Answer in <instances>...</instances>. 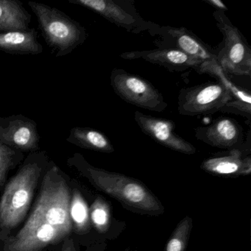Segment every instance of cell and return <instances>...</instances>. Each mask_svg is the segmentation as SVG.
<instances>
[{
    "instance_id": "cb8c5ba5",
    "label": "cell",
    "mask_w": 251,
    "mask_h": 251,
    "mask_svg": "<svg viewBox=\"0 0 251 251\" xmlns=\"http://www.w3.org/2000/svg\"><path fill=\"white\" fill-rule=\"evenodd\" d=\"M203 1L208 5H211V6L217 8L218 11H225L227 10V7L220 0H203Z\"/></svg>"
},
{
    "instance_id": "5bb4252c",
    "label": "cell",
    "mask_w": 251,
    "mask_h": 251,
    "mask_svg": "<svg viewBox=\"0 0 251 251\" xmlns=\"http://www.w3.org/2000/svg\"><path fill=\"white\" fill-rule=\"evenodd\" d=\"M123 59H142L148 62L162 66L170 71L181 72L193 68L195 70L202 64L177 50L159 48L152 50L133 51L120 54Z\"/></svg>"
},
{
    "instance_id": "9a60e30c",
    "label": "cell",
    "mask_w": 251,
    "mask_h": 251,
    "mask_svg": "<svg viewBox=\"0 0 251 251\" xmlns=\"http://www.w3.org/2000/svg\"><path fill=\"white\" fill-rule=\"evenodd\" d=\"M0 50L13 55H39L44 51L35 28L0 33Z\"/></svg>"
},
{
    "instance_id": "6da1fadb",
    "label": "cell",
    "mask_w": 251,
    "mask_h": 251,
    "mask_svg": "<svg viewBox=\"0 0 251 251\" xmlns=\"http://www.w3.org/2000/svg\"><path fill=\"white\" fill-rule=\"evenodd\" d=\"M62 172L48 164L34 208L23 228L7 239L4 251H42L69 236L71 192Z\"/></svg>"
},
{
    "instance_id": "7402d4cb",
    "label": "cell",
    "mask_w": 251,
    "mask_h": 251,
    "mask_svg": "<svg viewBox=\"0 0 251 251\" xmlns=\"http://www.w3.org/2000/svg\"><path fill=\"white\" fill-rule=\"evenodd\" d=\"M24 158L23 152L12 149L0 142V188L3 186L8 172Z\"/></svg>"
},
{
    "instance_id": "30bf717a",
    "label": "cell",
    "mask_w": 251,
    "mask_h": 251,
    "mask_svg": "<svg viewBox=\"0 0 251 251\" xmlns=\"http://www.w3.org/2000/svg\"><path fill=\"white\" fill-rule=\"evenodd\" d=\"M0 142L21 152L39 150L37 123L23 114L0 117Z\"/></svg>"
},
{
    "instance_id": "d6986e66",
    "label": "cell",
    "mask_w": 251,
    "mask_h": 251,
    "mask_svg": "<svg viewBox=\"0 0 251 251\" xmlns=\"http://www.w3.org/2000/svg\"><path fill=\"white\" fill-rule=\"evenodd\" d=\"M70 216L73 229L76 233L83 234L91 228L89 208L84 197L78 189H74L71 195Z\"/></svg>"
},
{
    "instance_id": "e0dca14e",
    "label": "cell",
    "mask_w": 251,
    "mask_h": 251,
    "mask_svg": "<svg viewBox=\"0 0 251 251\" xmlns=\"http://www.w3.org/2000/svg\"><path fill=\"white\" fill-rule=\"evenodd\" d=\"M67 142L83 149L104 153L115 151L108 137L100 130L91 127H75L70 130Z\"/></svg>"
},
{
    "instance_id": "3957f363",
    "label": "cell",
    "mask_w": 251,
    "mask_h": 251,
    "mask_svg": "<svg viewBox=\"0 0 251 251\" xmlns=\"http://www.w3.org/2000/svg\"><path fill=\"white\" fill-rule=\"evenodd\" d=\"M48 166L45 152H32L5 186L0 199V228L12 230L27 214L35 189Z\"/></svg>"
},
{
    "instance_id": "52a82bcc",
    "label": "cell",
    "mask_w": 251,
    "mask_h": 251,
    "mask_svg": "<svg viewBox=\"0 0 251 251\" xmlns=\"http://www.w3.org/2000/svg\"><path fill=\"white\" fill-rule=\"evenodd\" d=\"M232 99L229 91L220 82H208L182 89L178 95L177 108L180 115H209L221 111Z\"/></svg>"
},
{
    "instance_id": "9c48e42d",
    "label": "cell",
    "mask_w": 251,
    "mask_h": 251,
    "mask_svg": "<svg viewBox=\"0 0 251 251\" xmlns=\"http://www.w3.org/2000/svg\"><path fill=\"white\" fill-rule=\"evenodd\" d=\"M149 33L159 36L161 41L157 44L160 48L177 50L201 62L217 60L215 52L201 41L192 31L183 27L159 26L155 24Z\"/></svg>"
},
{
    "instance_id": "44dd1931",
    "label": "cell",
    "mask_w": 251,
    "mask_h": 251,
    "mask_svg": "<svg viewBox=\"0 0 251 251\" xmlns=\"http://www.w3.org/2000/svg\"><path fill=\"white\" fill-rule=\"evenodd\" d=\"M193 226V220L189 216L183 217L176 226L167 241L164 251H186Z\"/></svg>"
},
{
    "instance_id": "ac0fdd59",
    "label": "cell",
    "mask_w": 251,
    "mask_h": 251,
    "mask_svg": "<svg viewBox=\"0 0 251 251\" xmlns=\"http://www.w3.org/2000/svg\"><path fill=\"white\" fill-rule=\"evenodd\" d=\"M196 70L198 73L201 74L206 73V74L211 75L213 77H217L219 82L229 91L233 99L238 100L251 105V93L236 86L227 77V75L220 67L217 60L202 63Z\"/></svg>"
},
{
    "instance_id": "d4e9b609",
    "label": "cell",
    "mask_w": 251,
    "mask_h": 251,
    "mask_svg": "<svg viewBox=\"0 0 251 251\" xmlns=\"http://www.w3.org/2000/svg\"><path fill=\"white\" fill-rule=\"evenodd\" d=\"M61 251H77L73 240L70 239L66 240L61 248Z\"/></svg>"
},
{
    "instance_id": "ba28073f",
    "label": "cell",
    "mask_w": 251,
    "mask_h": 251,
    "mask_svg": "<svg viewBox=\"0 0 251 251\" xmlns=\"http://www.w3.org/2000/svg\"><path fill=\"white\" fill-rule=\"evenodd\" d=\"M68 2L88 8L134 34L149 32L155 25V23L146 21L139 15L133 0H68Z\"/></svg>"
},
{
    "instance_id": "277c9868",
    "label": "cell",
    "mask_w": 251,
    "mask_h": 251,
    "mask_svg": "<svg viewBox=\"0 0 251 251\" xmlns=\"http://www.w3.org/2000/svg\"><path fill=\"white\" fill-rule=\"evenodd\" d=\"M47 45L56 58L66 56L81 46L88 38L86 29L58 8L28 2Z\"/></svg>"
},
{
    "instance_id": "7c38bea8",
    "label": "cell",
    "mask_w": 251,
    "mask_h": 251,
    "mask_svg": "<svg viewBox=\"0 0 251 251\" xmlns=\"http://www.w3.org/2000/svg\"><path fill=\"white\" fill-rule=\"evenodd\" d=\"M198 140L220 149H241L244 142L243 128L233 119L219 117L210 126L195 130Z\"/></svg>"
},
{
    "instance_id": "5b68a950",
    "label": "cell",
    "mask_w": 251,
    "mask_h": 251,
    "mask_svg": "<svg viewBox=\"0 0 251 251\" xmlns=\"http://www.w3.org/2000/svg\"><path fill=\"white\" fill-rule=\"evenodd\" d=\"M213 17L223 35V48L215 53L217 62L227 75L250 77L251 49L246 39L232 24L224 11L216 10Z\"/></svg>"
},
{
    "instance_id": "8fae6325",
    "label": "cell",
    "mask_w": 251,
    "mask_h": 251,
    "mask_svg": "<svg viewBox=\"0 0 251 251\" xmlns=\"http://www.w3.org/2000/svg\"><path fill=\"white\" fill-rule=\"evenodd\" d=\"M134 120L145 134L158 143L173 151L186 155H193L196 148L175 132L176 124L172 120L152 117L136 111Z\"/></svg>"
},
{
    "instance_id": "603a6c76",
    "label": "cell",
    "mask_w": 251,
    "mask_h": 251,
    "mask_svg": "<svg viewBox=\"0 0 251 251\" xmlns=\"http://www.w3.org/2000/svg\"><path fill=\"white\" fill-rule=\"evenodd\" d=\"M220 112L232 113L245 117L250 121L251 118V105L238 100L232 99L225 105Z\"/></svg>"
},
{
    "instance_id": "2e32d148",
    "label": "cell",
    "mask_w": 251,
    "mask_h": 251,
    "mask_svg": "<svg viewBox=\"0 0 251 251\" xmlns=\"http://www.w3.org/2000/svg\"><path fill=\"white\" fill-rule=\"evenodd\" d=\"M32 16L17 0H0V33L28 30Z\"/></svg>"
},
{
    "instance_id": "ffe728a7",
    "label": "cell",
    "mask_w": 251,
    "mask_h": 251,
    "mask_svg": "<svg viewBox=\"0 0 251 251\" xmlns=\"http://www.w3.org/2000/svg\"><path fill=\"white\" fill-rule=\"evenodd\" d=\"M91 224L100 233H109L114 220L111 205L102 197H97L89 208Z\"/></svg>"
},
{
    "instance_id": "4fadbf2b",
    "label": "cell",
    "mask_w": 251,
    "mask_h": 251,
    "mask_svg": "<svg viewBox=\"0 0 251 251\" xmlns=\"http://www.w3.org/2000/svg\"><path fill=\"white\" fill-rule=\"evenodd\" d=\"M201 167L209 174L222 177L249 176L251 173V155H245L242 148L230 150L204 160Z\"/></svg>"
},
{
    "instance_id": "8992f818",
    "label": "cell",
    "mask_w": 251,
    "mask_h": 251,
    "mask_svg": "<svg viewBox=\"0 0 251 251\" xmlns=\"http://www.w3.org/2000/svg\"><path fill=\"white\" fill-rule=\"evenodd\" d=\"M110 80L114 92L123 100L135 106L162 112L168 105L159 91L140 76L121 69H114Z\"/></svg>"
},
{
    "instance_id": "7a4b0ae2",
    "label": "cell",
    "mask_w": 251,
    "mask_h": 251,
    "mask_svg": "<svg viewBox=\"0 0 251 251\" xmlns=\"http://www.w3.org/2000/svg\"><path fill=\"white\" fill-rule=\"evenodd\" d=\"M68 164L126 209L148 216H160L165 212L162 202L141 180L94 167L80 153H75Z\"/></svg>"
}]
</instances>
